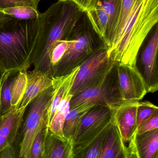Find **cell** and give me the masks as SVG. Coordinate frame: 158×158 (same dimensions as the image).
<instances>
[{
  "mask_svg": "<svg viewBox=\"0 0 158 158\" xmlns=\"http://www.w3.org/2000/svg\"><path fill=\"white\" fill-rule=\"evenodd\" d=\"M44 40L37 18L27 20L13 18L0 28V76L27 71L43 48Z\"/></svg>",
  "mask_w": 158,
  "mask_h": 158,
  "instance_id": "6da1fadb",
  "label": "cell"
},
{
  "mask_svg": "<svg viewBox=\"0 0 158 158\" xmlns=\"http://www.w3.org/2000/svg\"><path fill=\"white\" fill-rule=\"evenodd\" d=\"M158 22V0H135L122 32L108 49L109 58L136 67L141 46Z\"/></svg>",
  "mask_w": 158,
  "mask_h": 158,
  "instance_id": "7a4b0ae2",
  "label": "cell"
},
{
  "mask_svg": "<svg viewBox=\"0 0 158 158\" xmlns=\"http://www.w3.org/2000/svg\"><path fill=\"white\" fill-rule=\"evenodd\" d=\"M81 11L72 2L58 0L37 18L38 29L43 37L44 44L33 64L34 69L51 77L52 51L60 41L66 39Z\"/></svg>",
  "mask_w": 158,
  "mask_h": 158,
  "instance_id": "3957f363",
  "label": "cell"
},
{
  "mask_svg": "<svg viewBox=\"0 0 158 158\" xmlns=\"http://www.w3.org/2000/svg\"><path fill=\"white\" fill-rule=\"evenodd\" d=\"M66 40L69 41L67 49L60 62L52 68L51 77L71 73L105 43L94 29L86 11H83Z\"/></svg>",
  "mask_w": 158,
  "mask_h": 158,
  "instance_id": "277c9868",
  "label": "cell"
},
{
  "mask_svg": "<svg viewBox=\"0 0 158 158\" xmlns=\"http://www.w3.org/2000/svg\"><path fill=\"white\" fill-rule=\"evenodd\" d=\"M116 63L109 57L104 43L80 66L70 94L74 96L97 84L108 76Z\"/></svg>",
  "mask_w": 158,
  "mask_h": 158,
  "instance_id": "5b68a950",
  "label": "cell"
},
{
  "mask_svg": "<svg viewBox=\"0 0 158 158\" xmlns=\"http://www.w3.org/2000/svg\"><path fill=\"white\" fill-rule=\"evenodd\" d=\"M53 92L52 86L31 102L30 109L21 130L18 158H28L35 137L44 128L47 127L46 112Z\"/></svg>",
  "mask_w": 158,
  "mask_h": 158,
  "instance_id": "8992f818",
  "label": "cell"
},
{
  "mask_svg": "<svg viewBox=\"0 0 158 158\" xmlns=\"http://www.w3.org/2000/svg\"><path fill=\"white\" fill-rule=\"evenodd\" d=\"M114 119L113 106L97 104L92 108L81 123L73 142V154L92 143Z\"/></svg>",
  "mask_w": 158,
  "mask_h": 158,
  "instance_id": "52a82bcc",
  "label": "cell"
},
{
  "mask_svg": "<svg viewBox=\"0 0 158 158\" xmlns=\"http://www.w3.org/2000/svg\"><path fill=\"white\" fill-rule=\"evenodd\" d=\"M117 64L100 82L72 97L70 108L84 104L117 106L123 103L118 88Z\"/></svg>",
  "mask_w": 158,
  "mask_h": 158,
  "instance_id": "ba28073f",
  "label": "cell"
},
{
  "mask_svg": "<svg viewBox=\"0 0 158 158\" xmlns=\"http://www.w3.org/2000/svg\"><path fill=\"white\" fill-rule=\"evenodd\" d=\"M118 88L123 103L138 102L147 93L143 75L137 66L117 64Z\"/></svg>",
  "mask_w": 158,
  "mask_h": 158,
  "instance_id": "9c48e42d",
  "label": "cell"
},
{
  "mask_svg": "<svg viewBox=\"0 0 158 158\" xmlns=\"http://www.w3.org/2000/svg\"><path fill=\"white\" fill-rule=\"evenodd\" d=\"M0 115L16 108L25 93L27 85V71L13 75L6 74L1 77Z\"/></svg>",
  "mask_w": 158,
  "mask_h": 158,
  "instance_id": "30bf717a",
  "label": "cell"
},
{
  "mask_svg": "<svg viewBox=\"0 0 158 158\" xmlns=\"http://www.w3.org/2000/svg\"><path fill=\"white\" fill-rule=\"evenodd\" d=\"M158 50L157 24L153 35L142 52L141 57L143 67V77L145 81L147 93H155L158 89Z\"/></svg>",
  "mask_w": 158,
  "mask_h": 158,
  "instance_id": "8fae6325",
  "label": "cell"
},
{
  "mask_svg": "<svg viewBox=\"0 0 158 158\" xmlns=\"http://www.w3.org/2000/svg\"><path fill=\"white\" fill-rule=\"evenodd\" d=\"M138 102L122 103L113 106L114 119L125 143L130 142L137 131Z\"/></svg>",
  "mask_w": 158,
  "mask_h": 158,
  "instance_id": "7c38bea8",
  "label": "cell"
},
{
  "mask_svg": "<svg viewBox=\"0 0 158 158\" xmlns=\"http://www.w3.org/2000/svg\"><path fill=\"white\" fill-rule=\"evenodd\" d=\"M27 81L23 98L16 107L19 113H25L31 101L41 93L53 85V79L49 75L34 69L27 71Z\"/></svg>",
  "mask_w": 158,
  "mask_h": 158,
  "instance_id": "4fadbf2b",
  "label": "cell"
},
{
  "mask_svg": "<svg viewBox=\"0 0 158 158\" xmlns=\"http://www.w3.org/2000/svg\"><path fill=\"white\" fill-rule=\"evenodd\" d=\"M79 67H77L68 75L52 77L53 94L46 112V123L48 129L58 105L70 94Z\"/></svg>",
  "mask_w": 158,
  "mask_h": 158,
  "instance_id": "5bb4252c",
  "label": "cell"
},
{
  "mask_svg": "<svg viewBox=\"0 0 158 158\" xmlns=\"http://www.w3.org/2000/svg\"><path fill=\"white\" fill-rule=\"evenodd\" d=\"M125 143L114 119L100 158H130V151Z\"/></svg>",
  "mask_w": 158,
  "mask_h": 158,
  "instance_id": "9a60e30c",
  "label": "cell"
},
{
  "mask_svg": "<svg viewBox=\"0 0 158 158\" xmlns=\"http://www.w3.org/2000/svg\"><path fill=\"white\" fill-rule=\"evenodd\" d=\"M73 143L48 131L45 142L43 158H71Z\"/></svg>",
  "mask_w": 158,
  "mask_h": 158,
  "instance_id": "2e32d148",
  "label": "cell"
},
{
  "mask_svg": "<svg viewBox=\"0 0 158 158\" xmlns=\"http://www.w3.org/2000/svg\"><path fill=\"white\" fill-rule=\"evenodd\" d=\"M95 105L84 104L70 108L63 126V134L65 138L73 143L83 118Z\"/></svg>",
  "mask_w": 158,
  "mask_h": 158,
  "instance_id": "e0dca14e",
  "label": "cell"
},
{
  "mask_svg": "<svg viewBox=\"0 0 158 158\" xmlns=\"http://www.w3.org/2000/svg\"><path fill=\"white\" fill-rule=\"evenodd\" d=\"M24 114L17 112L16 108H14L0 115V136L6 137L14 143L22 124Z\"/></svg>",
  "mask_w": 158,
  "mask_h": 158,
  "instance_id": "ac0fdd59",
  "label": "cell"
},
{
  "mask_svg": "<svg viewBox=\"0 0 158 158\" xmlns=\"http://www.w3.org/2000/svg\"><path fill=\"white\" fill-rule=\"evenodd\" d=\"M140 158H158V129L142 134L135 135Z\"/></svg>",
  "mask_w": 158,
  "mask_h": 158,
  "instance_id": "d6986e66",
  "label": "cell"
},
{
  "mask_svg": "<svg viewBox=\"0 0 158 158\" xmlns=\"http://www.w3.org/2000/svg\"><path fill=\"white\" fill-rule=\"evenodd\" d=\"M97 2L102 6L108 17L107 34L105 40V43L108 49L113 40L119 19L122 0H97Z\"/></svg>",
  "mask_w": 158,
  "mask_h": 158,
  "instance_id": "ffe728a7",
  "label": "cell"
},
{
  "mask_svg": "<svg viewBox=\"0 0 158 158\" xmlns=\"http://www.w3.org/2000/svg\"><path fill=\"white\" fill-rule=\"evenodd\" d=\"M73 95L68 94L58 105L53 118L48 127V131L60 137H64L63 126L70 109V102Z\"/></svg>",
  "mask_w": 158,
  "mask_h": 158,
  "instance_id": "44dd1931",
  "label": "cell"
},
{
  "mask_svg": "<svg viewBox=\"0 0 158 158\" xmlns=\"http://www.w3.org/2000/svg\"><path fill=\"white\" fill-rule=\"evenodd\" d=\"M96 33L105 42L108 28V17L102 6L96 2L94 6L86 11Z\"/></svg>",
  "mask_w": 158,
  "mask_h": 158,
  "instance_id": "7402d4cb",
  "label": "cell"
},
{
  "mask_svg": "<svg viewBox=\"0 0 158 158\" xmlns=\"http://www.w3.org/2000/svg\"><path fill=\"white\" fill-rule=\"evenodd\" d=\"M112 123H113L107 127L98 137L90 145L73 153L72 158H100L104 144Z\"/></svg>",
  "mask_w": 158,
  "mask_h": 158,
  "instance_id": "603a6c76",
  "label": "cell"
},
{
  "mask_svg": "<svg viewBox=\"0 0 158 158\" xmlns=\"http://www.w3.org/2000/svg\"><path fill=\"white\" fill-rule=\"evenodd\" d=\"M2 12L13 18L21 20L34 19L41 14L38 10L26 6L6 8Z\"/></svg>",
  "mask_w": 158,
  "mask_h": 158,
  "instance_id": "cb8c5ba5",
  "label": "cell"
},
{
  "mask_svg": "<svg viewBox=\"0 0 158 158\" xmlns=\"http://www.w3.org/2000/svg\"><path fill=\"white\" fill-rule=\"evenodd\" d=\"M158 114V107L149 101L139 102L137 109V129L147 120Z\"/></svg>",
  "mask_w": 158,
  "mask_h": 158,
  "instance_id": "d4e9b609",
  "label": "cell"
},
{
  "mask_svg": "<svg viewBox=\"0 0 158 158\" xmlns=\"http://www.w3.org/2000/svg\"><path fill=\"white\" fill-rule=\"evenodd\" d=\"M135 2V0H122L121 9L119 19L110 47L122 32L131 12Z\"/></svg>",
  "mask_w": 158,
  "mask_h": 158,
  "instance_id": "484cf974",
  "label": "cell"
},
{
  "mask_svg": "<svg viewBox=\"0 0 158 158\" xmlns=\"http://www.w3.org/2000/svg\"><path fill=\"white\" fill-rule=\"evenodd\" d=\"M48 131V129L45 127L37 135L32 146L28 158H43L45 142Z\"/></svg>",
  "mask_w": 158,
  "mask_h": 158,
  "instance_id": "4316f807",
  "label": "cell"
},
{
  "mask_svg": "<svg viewBox=\"0 0 158 158\" xmlns=\"http://www.w3.org/2000/svg\"><path fill=\"white\" fill-rule=\"evenodd\" d=\"M69 41L65 40L60 41L52 51L50 56L51 69L56 65L64 56L68 46Z\"/></svg>",
  "mask_w": 158,
  "mask_h": 158,
  "instance_id": "83f0119b",
  "label": "cell"
},
{
  "mask_svg": "<svg viewBox=\"0 0 158 158\" xmlns=\"http://www.w3.org/2000/svg\"><path fill=\"white\" fill-rule=\"evenodd\" d=\"M40 0H0V11L6 8L15 6H30L38 10V5Z\"/></svg>",
  "mask_w": 158,
  "mask_h": 158,
  "instance_id": "f1b7e54d",
  "label": "cell"
},
{
  "mask_svg": "<svg viewBox=\"0 0 158 158\" xmlns=\"http://www.w3.org/2000/svg\"><path fill=\"white\" fill-rule=\"evenodd\" d=\"M158 129V114L144 123L137 129L136 134H142Z\"/></svg>",
  "mask_w": 158,
  "mask_h": 158,
  "instance_id": "f546056e",
  "label": "cell"
},
{
  "mask_svg": "<svg viewBox=\"0 0 158 158\" xmlns=\"http://www.w3.org/2000/svg\"><path fill=\"white\" fill-rule=\"evenodd\" d=\"M72 2L76 5L82 11H87L94 6L97 0H61Z\"/></svg>",
  "mask_w": 158,
  "mask_h": 158,
  "instance_id": "4dcf8cb0",
  "label": "cell"
},
{
  "mask_svg": "<svg viewBox=\"0 0 158 158\" xmlns=\"http://www.w3.org/2000/svg\"><path fill=\"white\" fill-rule=\"evenodd\" d=\"M128 148L130 151V158H140L136 149V145H135V135L129 142Z\"/></svg>",
  "mask_w": 158,
  "mask_h": 158,
  "instance_id": "1f68e13d",
  "label": "cell"
},
{
  "mask_svg": "<svg viewBox=\"0 0 158 158\" xmlns=\"http://www.w3.org/2000/svg\"><path fill=\"white\" fill-rule=\"evenodd\" d=\"M0 158H15L13 146L9 147L3 150L0 153Z\"/></svg>",
  "mask_w": 158,
  "mask_h": 158,
  "instance_id": "d6a6232c",
  "label": "cell"
},
{
  "mask_svg": "<svg viewBox=\"0 0 158 158\" xmlns=\"http://www.w3.org/2000/svg\"><path fill=\"white\" fill-rule=\"evenodd\" d=\"M13 19V18L4 14L2 11H0V28H1L6 23Z\"/></svg>",
  "mask_w": 158,
  "mask_h": 158,
  "instance_id": "836d02e7",
  "label": "cell"
},
{
  "mask_svg": "<svg viewBox=\"0 0 158 158\" xmlns=\"http://www.w3.org/2000/svg\"><path fill=\"white\" fill-rule=\"evenodd\" d=\"M0 98H1V87H0Z\"/></svg>",
  "mask_w": 158,
  "mask_h": 158,
  "instance_id": "e575fe53",
  "label": "cell"
},
{
  "mask_svg": "<svg viewBox=\"0 0 158 158\" xmlns=\"http://www.w3.org/2000/svg\"><path fill=\"white\" fill-rule=\"evenodd\" d=\"M1 76H0V78H1Z\"/></svg>",
  "mask_w": 158,
  "mask_h": 158,
  "instance_id": "d590c367",
  "label": "cell"
},
{
  "mask_svg": "<svg viewBox=\"0 0 158 158\" xmlns=\"http://www.w3.org/2000/svg\"><path fill=\"white\" fill-rule=\"evenodd\" d=\"M0 81H1V80H0Z\"/></svg>",
  "mask_w": 158,
  "mask_h": 158,
  "instance_id": "8d00e7d4",
  "label": "cell"
}]
</instances>
